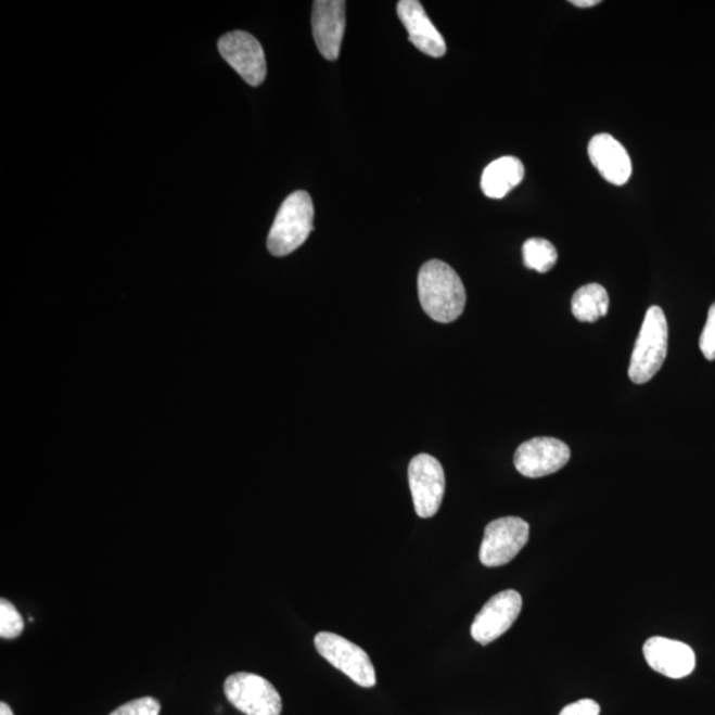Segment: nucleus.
I'll list each match as a JSON object with an SVG mask.
<instances>
[{"instance_id": "obj_10", "label": "nucleus", "mask_w": 715, "mask_h": 715, "mask_svg": "<svg viewBox=\"0 0 715 715\" xmlns=\"http://www.w3.org/2000/svg\"><path fill=\"white\" fill-rule=\"evenodd\" d=\"M522 610V597L514 590L495 595L474 617L471 635L481 646H488L513 626Z\"/></svg>"}, {"instance_id": "obj_20", "label": "nucleus", "mask_w": 715, "mask_h": 715, "mask_svg": "<svg viewBox=\"0 0 715 715\" xmlns=\"http://www.w3.org/2000/svg\"><path fill=\"white\" fill-rule=\"evenodd\" d=\"M700 348L707 360H715V303L711 306L700 339Z\"/></svg>"}, {"instance_id": "obj_3", "label": "nucleus", "mask_w": 715, "mask_h": 715, "mask_svg": "<svg viewBox=\"0 0 715 715\" xmlns=\"http://www.w3.org/2000/svg\"><path fill=\"white\" fill-rule=\"evenodd\" d=\"M668 321L660 306L648 309L628 369L629 380L644 384L657 374L668 354Z\"/></svg>"}, {"instance_id": "obj_14", "label": "nucleus", "mask_w": 715, "mask_h": 715, "mask_svg": "<svg viewBox=\"0 0 715 715\" xmlns=\"http://www.w3.org/2000/svg\"><path fill=\"white\" fill-rule=\"evenodd\" d=\"M588 157L607 182L623 186L633 176V162H630L626 148L610 135H598L588 143Z\"/></svg>"}, {"instance_id": "obj_6", "label": "nucleus", "mask_w": 715, "mask_h": 715, "mask_svg": "<svg viewBox=\"0 0 715 715\" xmlns=\"http://www.w3.org/2000/svg\"><path fill=\"white\" fill-rule=\"evenodd\" d=\"M225 694L245 715H281L282 700L266 678L254 673H235L225 682Z\"/></svg>"}, {"instance_id": "obj_9", "label": "nucleus", "mask_w": 715, "mask_h": 715, "mask_svg": "<svg viewBox=\"0 0 715 715\" xmlns=\"http://www.w3.org/2000/svg\"><path fill=\"white\" fill-rule=\"evenodd\" d=\"M571 458L566 443L554 437H536L515 450L514 465L522 476L539 478L561 471Z\"/></svg>"}, {"instance_id": "obj_17", "label": "nucleus", "mask_w": 715, "mask_h": 715, "mask_svg": "<svg viewBox=\"0 0 715 715\" xmlns=\"http://www.w3.org/2000/svg\"><path fill=\"white\" fill-rule=\"evenodd\" d=\"M522 256H524L525 266L539 273L550 272L558 260L556 246L549 240L540 238L526 240L522 246Z\"/></svg>"}, {"instance_id": "obj_7", "label": "nucleus", "mask_w": 715, "mask_h": 715, "mask_svg": "<svg viewBox=\"0 0 715 715\" xmlns=\"http://www.w3.org/2000/svg\"><path fill=\"white\" fill-rule=\"evenodd\" d=\"M408 483L412 493L414 512L431 519L442 507L446 491V474L434 456L420 454L408 465Z\"/></svg>"}, {"instance_id": "obj_4", "label": "nucleus", "mask_w": 715, "mask_h": 715, "mask_svg": "<svg viewBox=\"0 0 715 715\" xmlns=\"http://www.w3.org/2000/svg\"><path fill=\"white\" fill-rule=\"evenodd\" d=\"M531 526L519 516H503L485 527L480 561L486 567H500L512 562L525 548Z\"/></svg>"}, {"instance_id": "obj_22", "label": "nucleus", "mask_w": 715, "mask_h": 715, "mask_svg": "<svg viewBox=\"0 0 715 715\" xmlns=\"http://www.w3.org/2000/svg\"><path fill=\"white\" fill-rule=\"evenodd\" d=\"M574 5L576 8H582V9H587V8H593V5L599 4V0H573Z\"/></svg>"}, {"instance_id": "obj_8", "label": "nucleus", "mask_w": 715, "mask_h": 715, "mask_svg": "<svg viewBox=\"0 0 715 715\" xmlns=\"http://www.w3.org/2000/svg\"><path fill=\"white\" fill-rule=\"evenodd\" d=\"M221 58L238 72L251 87L261 86L267 77V60L255 36L232 31L221 36L218 43Z\"/></svg>"}, {"instance_id": "obj_11", "label": "nucleus", "mask_w": 715, "mask_h": 715, "mask_svg": "<svg viewBox=\"0 0 715 715\" xmlns=\"http://www.w3.org/2000/svg\"><path fill=\"white\" fill-rule=\"evenodd\" d=\"M311 28L318 51L329 62H335L345 35L346 3L342 0H317L311 12Z\"/></svg>"}, {"instance_id": "obj_5", "label": "nucleus", "mask_w": 715, "mask_h": 715, "mask_svg": "<svg viewBox=\"0 0 715 715\" xmlns=\"http://www.w3.org/2000/svg\"><path fill=\"white\" fill-rule=\"evenodd\" d=\"M315 646L324 660L334 668L345 673L359 687L372 688L376 684L375 668L369 654L345 637L320 633L316 636Z\"/></svg>"}, {"instance_id": "obj_16", "label": "nucleus", "mask_w": 715, "mask_h": 715, "mask_svg": "<svg viewBox=\"0 0 715 715\" xmlns=\"http://www.w3.org/2000/svg\"><path fill=\"white\" fill-rule=\"evenodd\" d=\"M571 308L576 320L587 323L597 322L609 314V293L605 288L592 282L575 292Z\"/></svg>"}, {"instance_id": "obj_18", "label": "nucleus", "mask_w": 715, "mask_h": 715, "mask_svg": "<svg viewBox=\"0 0 715 715\" xmlns=\"http://www.w3.org/2000/svg\"><path fill=\"white\" fill-rule=\"evenodd\" d=\"M24 629V621L14 604L0 600V636L2 639H15Z\"/></svg>"}, {"instance_id": "obj_19", "label": "nucleus", "mask_w": 715, "mask_h": 715, "mask_svg": "<svg viewBox=\"0 0 715 715\" xmlns=\"http://www.w3.org/2000/svg\"><path fill=\"white\" fill-rule=\"evenodd\" d=\"M161 704L153 697H142L116 708L111 715H159Z\"/></svg>"}, {"instance_id": "obj_13", "label": "nucleus", "mask_w": 715, "mask_h": 715, "mask_svg": "<svg viewBox=\"0 0 715 715\" xmlns=\"http://www.w3.org/2000/svg\"><path fill=\"white\" fill-rule=\"evenodd\" d=\"M396 10L407 29L408 39L420 52L435 59L446 55V40L426 15L422 3L418 0H400Z\"/></svg>"}, {"instance_id": "obj_21", "label": "nucleus", "mask_w": 715, "mask_h": 715, "mask_svg": "<svg viewBox=\"0 0 715 715\" xmlns=\"http://www.w3.org/2000/svg\"><path fill=\"white\" fill-rule=\"evenodd\" d=\"M600 706L593 700H579L563 707L559 715H599Z\"/></svg>"}, {"instance_id": "obj_12", "label": "nucleus", "mask_w": 715, "mask_h": 715, "mask_svg": "<svg viewBox=\"0 0 715 715\" xmlns=\"http://www.w3.org/2000/svg\"><path fill=\"white\" fill-rule=\"evenodd\" d=\"M642 652L653 671L675 680L692 675L695 669V653L682 641L651 637L642 647Z\"/></svg>"}, {"instance_id": "obj_1", "label": "nucleus", "mask_w": 715, "mask_h": 715, "mask_svg": "<svg viewBox=\"0 0 715 715\" xmlns=\"http://www.w3.org/2000/svg\"><path fill=\"white\" fill-rule=\"evenodd\" d=\"M418 291L423 310L436 322H454L465 309L464 284L456 270L447 263L426 261L420 268Z\"/></svg>"}, {"instance_id": "obj_23", "label": "nucleus", "mask_w": 715, "mask_h": 715, "mask_svg": "<svg viewBox=\"0 0 715 715\" xmlns=\"http://www.w3.org/2000/svg\"><path fill=\"white\" fill-rule=\"evenodd\" d=\"M0 715H14V713H12L11 707L5 702H2L0 704Z\"/></svg>"}, {"instance_id": "obj_15", "label": "nucleus", "mask_w": 715, "mask_h": 715, "mask_svg": "<svg viewBox=\"0 0 715 715\" xmlns=\"http://www.w3.org/2000/svg\"><path fill=\"white\" fill-rule=\"evenodd\" d=\"M525 177V167L515 157H502L486 166L481 177V190L490 200H502Z\"/></svg>"}, {"instance_id": "obj_2", "label": "nucleus", "mask_w": 715, "mask_h": 715, "mask_svg": "<svg viewBox=\"0 0 715 715\" xmlns=\"http://www.w3.org/2000/svg\"><path fill=\"white\" fill-rule=\"evenodd\" d=\"M315 206L306 191L293 192L281 204L268 235L270 255H291L308 240L314 231Z\"/></svg>"}]
</instances>
